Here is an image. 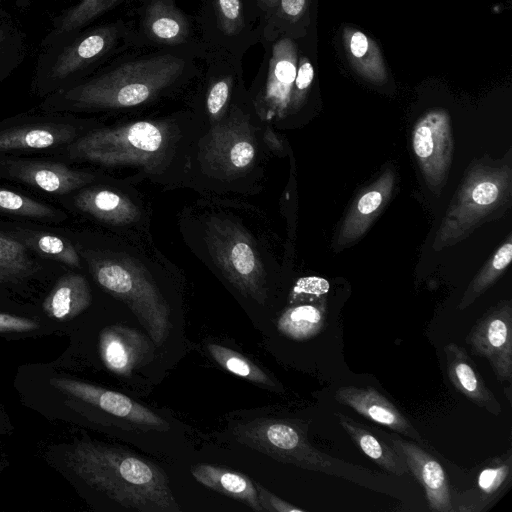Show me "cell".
<instances>
[{
	"label": "cell",
	"mask_w": 512,
	"mask_h": 512,
	"mask_svg": "<svg viewBox=\"0 0 512 512\" xmlns=\"http://www.w3.org/2000/svg\"><path fill=\"white\" fill-rule=\"evenodd\" d=\"M204 47L129 48L52 101L77 110L118 111L154 104L189 89L202 71Z\"/></svg>",
	"instance_id": "cell-1"
},
{
	"label": "cell",
	"mask_w": 512,
	"mask_h": 512,
	"mask_svg": "<svg viewBox=\"0 0 512 512\" xmlns=\"http://www.w3.org/2000/svg\"><path fill=\"white\" fill-rule=\"evenodd\" d=\"M67 465L90 487L121 506L140 512H179L166 473L153 462L121 447L80 440L68 451Z\"/></svg>",
	"instance_id": "cell-2"
},
{
	"label": "cell",
	"mask_w": 512,
	"mask_h": 512,
	"mask_svg": "<svg viewBox=\"0 0 512 512\" xmlns=\"http://www.w3.org/2000/svg\"><path fill=\"white\" fill-rule=\"evenodd\" d=\"M198 117L193 112L128 122L91 131L75 144L83 159L105 166H132L162 175L182 158L188 141L181 128Z\"/></svg>",
	"instance_id": "cell-3"
},
{
	"label": "cell",
	"mask_w": 512,
	"mask_h": 512,
	"mask_svg": "<svg viewBox=\"0 0 512 512\" xmlns=\"http://www.w3.org/2000/svg\"><path fill=\"white\" fill-rule=\"evenodd\" d=\"M129 48V26L122 18L77 31L47 33L35 62L34 84L46 91L66 89Z\"/></svg>",
	"instance_id": "cell-4"
},
{
	"label": "cell",
	"mask_w": 512,
	"mask_h": 512,
	"mask_svg": "<svg viewBox=\"0 0 512 512\" xmlns=\"http://www.w3.org/2000/svg\"><path fill=\"white\" fill-rule=\"evenodd\" d=\"M512 204L511 151L505 158L488 156L469 165L433 240L435 251L468 238L483 224L503 217Z\"/></svg>",
	"instance_id": "cell-5"
},
{
	"label": "cell",
	"mask_w": 512,
	"mask_h": 512,
	"mask_svg": "<svg viewBox=\"0 0 512 512\" xmlns=\"http://www.w3.org/2000/svg\"><path fill=\"white\" fill-rule=\"evenodd\" d=\"M92 271L100 286L131 308L154 345H162L170 329L169 308L153 281L128 260L103 259Z\"/></svg>",
	"instance_id": "cell-6"
},
{
	"label": "cell",
	"mask_w": 512,
	"mask_h": 512,
	"mask_svg": "<svg viewBox=\"0 0 512 512\" xmlns=\"http://www.w3.org/2000/svg\"><path fill=\"white\" fill-rule=\"evenodd\" d=\"M264 56L247 96L261 122L277 123L293 115L292 102L299 49L296 39L280 36L260 42Z\"/></svg>",
	"instance_id": "cell-7"
},
{
	"label": "cell",
	"mask_w": 512,
	"mask_h": 512,
	"mask_svg": "<svg viewBox=\"0 0 512 512\" xmlns=\"http://www.w3.org/2000/svg\"><path fill=\"white\" fill-rule=\"evenodd\" d=\"M126 20L130 48L204 47L194 17L180 9L176 0H138Z\"/></svg>",
	"instance_id": "cell-8"
},
{
	"label": "cell",
	"mask_w": 512,
	"mask_h": 512,
	"mask_svg": "<svg viewBox=\"0 0 512 512\" xmlns=\"http://www.w3.org/2000/svg\"><path fill=\"white\" fill-rule=\"evenodd\" d=\"M194 19L206 51L225 52L242 60L261 40L262 29L244 0H201Z\"/></svg>",
	"instance_id": "cell-9"
},
{
	"label": "cell",
	"mask_w": 512,
	"mask_h": 512,
	"mask_svg": "<svg viewBox=\"0 0 512 512\" xmlns=\"http://www.w3.org/2000/svg\"><path fill=\"white\" fill-rule=\"evenodd\" d=\"M202 71L193 83L194 114L211 126L222 121L246 92L242 60L220 51L207 50Z\"/></svg>",
	"instance_id": "cell-10"
},
{
	"label": "cell",
	"mask_w": 512,
	"mask_h": 512,
	"mask_svg": "<svg viewBox=\"0 0 512 512\" xmlns=\"http://www.w3.org/2000/svg\"><path fill=\"white\" fill-rule=\"evenodd\" d=\"M50 383L69 399L109 416L122 428L140 431L170 428L167 420L122 393L67 376L52 378Z\"/></svg>",
	"instance_id": "cell-11"
},
{
	"label": "cell",
	"mask_w": 512,
	"mask_h": 512,
	"mask_svg": "<svg viewBox=\"0 0 512 512\" xmlns=\"http://www.w3.org/2000/svg\"><path fill=\"white\" fill-rule=\"evenodd\" d=\"M412 148L427 186L438 195L447 182L454 149L445 110L433 109L419 118L412 131Z\"/></svg>",
	"instance_id": "cell-12"
},
{
	"label": "cell",
	"mask_w": 512,
	"mask_h": 512,
	"mask_svg": "<svg viewBox=\"0 0 512 512\" xmlns=\"http://www.w3.org/2000/svg\"><path fill=\"white\" fill-rule=\"evenodd\" d=\"M215 257L227 278L241 292L258 303L266 298L260 257L245 237L227 225L217 227L211 237Z\"/></svg>",
	"instance_id": "cell-13"
},
{
	"label": "cell",
	"mask_w": 512,
	"mask_h": 512,
	"mask_svg": "<svg viewBox=\"0 0 512 512\" xmlns=\"http://www.w3.org/2000/svg\"><path fill=\"white\" fill-rule=\"evenodd\" d=\"M471 353L488 360L496 378L512 380V303L504 300L489 309L471 327L467 337Z\"/></svg>",
	"instance_id": "cell-14"
},
{
	"label": "cell",
	"mask_w": 512,
	"mask_h": 512,
	"mask_svg": "<svg viewBox=\"0 0 512 512\" xmlns=\"http://www.w3.org/2000/svg\"><path fill=\"white\" fill-rule=\"evenodd\" d=\"M394 186L395 172L389 168L360 192L349 208L335 237L334 252L353 245L364 236L386 207Z\"/></svg>",
	"instance_id": "cell-15"
},
{
	"label": "cell",
	"mask_w": 512,
	"mask_h": 512,
	"mask_svg": "<svg viewBox=\"0 0 512 512\" xmlns=\"http://www.w3.org/2000/svg\"><path fill=\"white\" fill-rule=\"evenodd\" d=\"M391 446L424 489L429 510L454 512L448 477L438 460L415 442L387 434Z\"/></svg>",
	"instance_id": "cell-16"
},
{
	"label": "cell",
	"mask_w": 512,
	"mask_h": 512,
	"mask_svg": "<svg viewBox=\"0 0 512 512\" xmlns=\"http://www.w3.org/2000/svg\"><path fill=\"white\" fill-rule=\"evenodd\" d=\"M512 485V450L488 460L480 467L475 483L451 496L454 512H486Z\"/></svg>",
	"instance_id": "cell-17"
},
{
	"label": "cell",
	"mask_w": 512,
	"mask_h": 512,
	"mask_svg": "<svg viewBox=\"0 0 512 512\" xmlns=\"http://www.w3.org/2000/svg\"><path fill=\"white\" fill-rule=\"evenodd\" d=\"M153 344L150 337L137 330L123 325H110L100 332L99 354L109 371L128 376L151 360Z\"/></svg>",
	"instance_id": "cell-18"
},
{
	"label": "cell",
	"mask_w": 512,
	"mask_h": 512,
	"mask_svg": "<svg viewBox=\"0 0 512 512\" xmlns=\"http://www.w3.org/2000/svg\"><path fill=\"white\" fill-rule=\"evenodd\" d=\"M334 398L366 419L423 443L419 432L410 421L375 388L341 386L335 391Z\"/></svg>",
	"instance_id": "cell-19"
},
{
	"label": "cell",
	"mask_w": 512,
	"mask_h": 512,
	"mask_svg": "<svg viewBox=\"0 0 512 512\" xmlns=\"http://www.w3.org/2000/svg\"><path fill=\"white\" fill-rule=\"evenodd\" d=\"M447 374L456 390L478 407L494 416L501 413V405L485 385L480 372L467 350L455 343L444 346Z\"/></svg>",
	"instance_id": "cell-20"
},
{
	"label": "cell",
	"mask_w": 512,
	"mask_h": 512,
	"mask_svg": "<svg viewBox=\"0 0 512 512\" xmlns=\"http://www.w3.org/2000/svg\"><path fill=\"white\" fill-rule=\"evenodd\" d=\"M215 141L211 148L213 164L228 175L242 174L252 167L257 157V147L252 135L228 130L225 119L213 125Z\"/></svg>",
	"instance_id": "cell-21"
},
{
	"label": "cell",
	"mask_w": 512,
	"mask_h": 512,
	"mask_svg": "<svg viewBox=\"0 0 512 512\" xmlns=\"http://www.w3.org/2000/svg\"><path fill=\"white\" fill-rule=\"evenodd\" d=\"M13 173L22 181L46 192L66 194L90 182L92 176L71 170L61 163L24 161L14 165Z\"/></svg>",
	"instance_id": "cell-22"
},
{
	"label": "cell",
	"mask_w": 512,
	"mask_h": 512,
	"mask_svg": "<svg viewBox=\"0 0 512 512\" xmlns=\"http://www.w3.org/2000/svg\"><path fill=\"white\" fill-rule=\"evenodd\" d=\"M191 474L205 487L238 500L256 512L263 511L254 482L246 475L210 464L192 466Z\"/></svg>",
	"instance_id": "cell-23"
},
{
	"label": "cell",
	"mask_w": 512,
	"mask_h": 512,
	"mask_svg": "<svg viewBox=\"0 0 512 512\" xmlns=\"http://www.w3.org/2000/svg\"><path fill=\"white\" fill-rule=\"evenodd\" d=\"M91 303L90 287L84 276L61 277L43 301L45 314L58 321H69L85 311Z\"/></svg>",
	"instance_id": "cell-24"
},
{
	"label": "cell",
	"mask_w": 512,
	"mask_h": 512,
	"mask_svg": "<svg viewBox=\"0 0 512 512\" xmlns=\"http://www.w3.org/2000/svg\"><path fill=\"white\" fill-rule=\"evenodd\" d=\"M76 206L93 217L116 225L136 220L140 211L126 196L109 189H87L75 198Z\"/></svg>",
	"instance_id": "cell-25"
},
{
	"label": "cell",
	"mask_w": 512,
	"mask_h": 512,
	"mask_svg": "<svg viewBox=\"0 0 512 512\" xmlns=\"http://www.w3.org/2000/svg\"><path fill=\"white\" fill-rule=\"evenodd\" d=\"M338 422L355 445L382 470L402 476L409 472L404 459L390 445L376 437L354 419L342 413H336Z\"/></svg>",
	"instance_id": "cell-26"
},
{
	"label": "cell",
	"mask_w": 512,
	"mask_h": 512,
	"mask_svg": "<svg viewBox=\"0 0 512 512\" xmlns=\"http://www.w3.org/2000/svg\"><path fill=\"white\" fill-rule=\"evenodd\" d=\"M326 300L293 303L277 321V329L293 340H307L318 335L325 323Z\"/></svg>",
	"instance_id": "cell-27"
},
{
	"label": "cell",
	"mask_w": 512,
	"mask_h": 512,
	"mask_svg": "<svg viewBox=\"0 0 512 512\" xmlns=\"http://www.w3.org/2000/svg\"><path fill=\"white\" fill-rule=\"evenodd\" d=\"M71 126L37 124L15 127L0 133V150L44 149L74 137Z\"/></svg>",
	"instance_id": "cell-28"
},
{
	"label": "cell",
	"mask_w": 512,
	"mask_h": 512,
	"mask_svg": "<svg viewBox=\"0 0 512 512\" xmlns=\"http://www.w3.org/2000/svg\"><path fill=\"white\" fill-rule=\"evenodd\" d=\"M310 0H279L262 30L260 42L273 41L280 36L298 39L305 33Z\"/></svg>",
	"instance_id": "cell-29"
},
{
	"label": "cell",
	"mask_w": 512,
	"mask_h": 512,
	"mask_svg": "<svg viewBox=\"0 0 512 512\" xmlns=\"http://www.w3.org/2000/svg\"><path fill=\"white\" fill-rule=\"evenodd\" d=\"M132 0H79L54 17L49 34L81 30L94 24L104 14Z\"/></svg>",
	"instance_id": "cell-30"
},
{
	"label": "cell",
	"mask_w": 512,
	"mask_h": 512,
	"mask_svg": "<svg viewBox=\"0 0 512 512\" xmlns=\"http://www.w3.org/2000/svg\"><path fill=\"white\" fill-rule=\"evenodd\" d=\"M511 260L512 237L509 235L469 283L458 304V310L468 308L484 294L504 274Z\"/></svg>",
	"instance_id": "cell-31"
},
{
	"label": "cell",
	"mask_w": 512,
	"mask_h": 512,
	"mask_svg": "<svg viewBox=\"0 0 512 512\" xmlns=\"http://www.w3.org/2000/svg\"><path fill=\"white\" fill-rule=\"evenodd\" d=\"M206 347L212 358L225 370L259 386L283 391L280 383L275 382L259 366L239 352L215 343L207 344Z\"/></svg>",
	"instance_id": "cell-32"
},
{
	"label": "cell",
	"mask_w": 512,
	"mask_h": 512,
	"mask_svg": "<svg viewBox=\"0 0 512 512\" xmlns=\"http://www.w3.org/2000/svg\"><path fill=\"white\" fill-rule=\"evenodd\" d=\"M26 51L25 33L16 20L0 7V79L21 64Z\"/></svg>",
	"instance_id": "cell-33"
},
{
	"label": "cell",
	"mask_w": 512,
	"mask_h": 512,
	"mask_svg": "<svg viewBox=\"0 0 512 512\" xmlns=\"http://www.w3.org/2000/svg\"><path fill=\"white\" fill-rule=\"evenodd\" d=\"M35 263L19 241L0 233V287L32 275Z\"/></svg>",
	"instance_id": "cell-34"
},
{
	"label": "cell",
	"mask_w": 512,
	"mask_h": 512,
	"mask_svg": "<svg viewBox=\"0 0 512 512\" xmlns=\"http://www.w3.org/2000/svg\"><path fill=\"white\" fill-rule=\"evenodd\" d=\"M346 46L351 62L359 73L374 81L385 78V68L377 46L363 32H351Z\"/></svg>",
	"instance_id": "cell-35"
},
{
	"label": "cell",
	"mask_w": 512,
	"mask_h": 512,
	"mask_svg": "<svg viewBox=\"0 0 512 512\" xmlns=\"http://www.w3.org/2000/svg\"><path fill=\"white\" fill-rule=\"evenodd\" d=\"M0 210L27 217H49L54 211L26 196L0 187Z\"/></svg>",
	"instance_id": "cell-36"
},
{
	"label": "cell",
	"mask_w": 512,
	"mask_h": 512,
	"mask_svg": "<svg viewBox=\"0 0 512 512\" xmlns=\"http://www.w3.org/2000/svg\"><path fill=\"white\" fill-rule=\"evenodd\" d=\"M35 246L41 253L69 266H80V258L76 249L66 239L52 234H40L35 238Z\"/></svg>",
	"instance_id": "cell-37"
},
{
	"label": "cell",
	"mask_w": 512,
	"mask_h": 512,
	"mask_svg": "<svg viewBox=\"0 0 512 512\" xmlns=\"http://www.w3.org/2000/svg\"><path fill=\"white\" fill-rule=\"evenodd\" d=\"M329 289L330 284L324 278L317 276L300 278L290 293L289 303L311 302L324 298Z\"/></svg>",
	"instance_id": "cell-38"
},
{
	"label": "cell",
	"mask_w": 512,
	"mask_h": 512,
	"mask_svg": "<svg viewBox=\"0 0 512 512\" xmlns=\"http://www.w3.org/2000/svg\"><path fill=\"white\" fill-rule=\"evenodd\" d=\"M314 79V67L306 56L298 54L297 71L294 82L292 113L295 115L305 104Z\"/></svg>",
	"instance_id": "cell-39"
},
{
	"label": "cell",
	"mask_w": 512,
	"mask_h": 512,
	"mask_svg": "<svg viewBox=\"0 0 512 512\" xmlns=\"http://www.w3.org/2000/svg\"><path fill=\"white\" fill-rule=\"evenodd\" d=\"M254 482V481H253ZM258 493L259 503L263 511L270 512H305V509L297 507L287 501L282 500L278 496L274 495L259 483L254 482Z\"/></svg>",
	"instance_id": "cell-40"
},
{
	"label": "cell",
	"mask_w": 512,
	"mask_h": 512,
	"mask_svg": "<svg viewBox=\"0 0 512 512\" xmlns=\"http://www.w3.org/2000/svg\"><path fill=\"white\" fill-rule=\"evenodd\" d=\"M38 327L39 324L33 319L0 312V334L27 333Z\"/></svg>",
	"instance_id": "cell-41"
},
{
	"label": "cell",
	"mask_w": 512,
	"mask_h": 512,
	"mask_svg": "<svg viewBox=\"0 0 512 512\" xmlns=\"http://www.w3.org/2000/svg\"><path fill=\"white\" fill-rule=\"evenodd\" d=\"M279 0H244L252 18L263 30L264 25L272 16Z\"/></svg>",
	"instance_id": "cell-42"
},
{
	"label": "cell",
	"mask_w": 512,
	"mask_h": 512,
	"mask_svg": "<svg viewBox=\"0 0 512 512\" xmlns=\"http://www.w3.org/2000/svg\"><path fill=\"white\" fill-rule=\"evenodd\" d=\"M35 0H0V7L10 3L19 10H26L31 7Z\"/></svg>",
	"instance_id": "cell-43"
}]
</instances>
